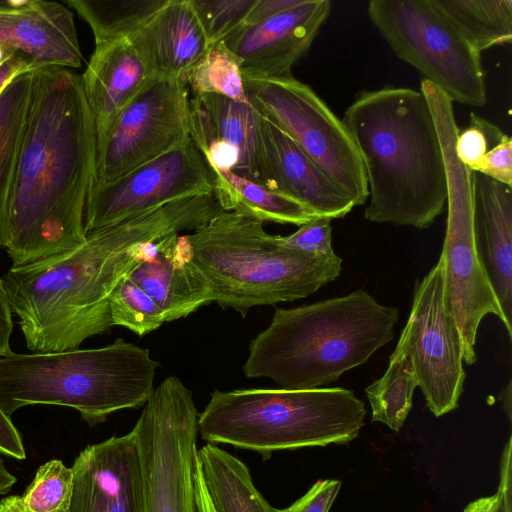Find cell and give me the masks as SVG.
Returning a JSON list of instances; mask_svg holds the SVG:
<instances>
[{
  "instance_id": "obj_1",
  "label": "cell",
  "mask_w": 512,
  "mask_h": 512,
  "mask_svg": "<svg viewBox=\"0 0 512 512\" xmlns=\"http://www.w3.org/2000/svg\"><path fill=\"white\" fill-rule=\"evenodd\" d=\"M223 210L212 194L167 203L86 234L74 248L13 267L2 278L12 313L32 353L78 349L109 332V298L153 242L194 231Z\"/></svg>"
},
{
  "instance_id": "obj_2",
  "label": "cell",
  "mask_w": 512,
  "mask_h": 512,
  "mask_svg": "<svg viewBox=\"0 0 512 512\" xmlns=\"http://www.w3.org/2000/svg\"><path fill=\"white\" fill-rule=\"evenodd\" d=\"M96 158L95 125L81 75L55 66L34 71L1 246L13 267L85 240Z\"/></svg>"
},
{
  "instance_id": "obj_3",
  "label": "cell",
  "mask_w": 512,
  "mask_h": 512,
  "mask_svg": "<svg viewBox=\"0 0 512 512\" xmlns=\"http://www.w3.org/2000/svg\"><path fill=\"white\" fill-rule=\"evenodd\" d=\"M348 128L365 169L364 218L426 229L445 207L443 154L422 92L384 86L360 92L346 109Z\"/></svg>"
},
{
  "instance_id": "obj_4",
  "label": "cell",
  "mask_w": 512,
  "mask_h": 512,
  "mask_svg": "<svg viewBox=\"0 0 512 512\" xmlns=\"http://www.w3.org/2000/svg\"><path fill=\"white\" fill-rule=\"evenodd\" d=\"M397 323L398 309L363 289L276 309L270 325L251 341L243 371L285 389L319 388L365 363L393 339Z\"/></svg>"
},
{
  "instance_id": "obj_5",
  "label": "cell",
  "mask_w": 512,
  "mask_h": 512,
  "mask_svg": "<svg viewBox=\"0 0 512 512\" xmlns=\"http://www.w3.org/2000/svg\"><path fill=\"white\" fill-rule=\"evenodd\" d=\"M159 363L149 349L122 338L100 348L0 357V408L9 416L28 405L75 409L89 425L145 405Z\"/></svg>"
},
{
  "instance_id": "obj_6",
  "label": "cell",
  "mask_w": 512,
  "mask_h": 512,
  "mask_svg": "<svg viewBox=\"0 0 512 512\" xmlns=\"http://www.w3.org/2000/svg\"><path fill=\"white\" fill-rule=\"evenodd\" d=\"M187 237L214 302L243 316L254 306L305 298L342 270L337 254L320 258L284 248L262 222L236 212H222Z\"/></svg>"
},
{
  "instance_id": "obj_7",
  "label": "cell",
  "mask_w": 512,
  "mask_h": 512,
  "mask_svg": "<svg viewBox=\"0 0 512 512\" xmlns=\"http://www.w3.org/2000/svg\"><path fill=\"white\" fill-rule=\"evenodd\" d=\"M365 415L364 402L341 387L215 390L198 414V431L207 443L269 458L274 451L349 443Z\"/></svg>"
},
{
  "instance_id": "obj_8",
  "label": "cell",
  "mask_w": 512,
  "mask_h": 512,
  "mask_svg": "<svg viewBox=\"0 0 512 512\" xmlns=\"http://www.w3.org/2000/svg\"><path fill=\"white\" fill-rule=\"evenodd\" d=\"M442 149L446 181L448 215L443 250L444 304L454 318L463 346V361H477L475 343L478 327L488 315H496L505 324L494 290L480 262L474 235L475 172L456 156L455 139L459 132L453 101L440 88L425 83L421 87Z\"/></svg>"
},
{
  "instance_id": "obj_9",
  "label": "cell",
  "mask_w": 512,
  "mask_h": 512,
  "mask_svg": "<svg viewBox=\"0 0 512 512\" xmlns=\"http://www.w3.org/2000/svg\"><path fill=\"white\" fill-rule=\"evenodd\" d=\"M367 13L395 55L453 102L486 104L481 53L430 0H371Z\"/></svg>"
},
{
  "instance_id": "obj_10",
  "label": "cell",
  "mask_w": 512,
  "mask_h": 512,
  "mask_svg": "<svg viewBox=\"0 0 512 512\" xmlns=\"http://www.w3.org/2000/svg\"><path fill=\"white\" fill-rule=\"evenodd\" d=\"M198 412L177 376L163 380L132 431L142 473L145 512H198L195 493Z\"/></svg>"
},
{
  "instance_id": "obj_11",
  "label": "cell",
  "mask_w": 512,
  "mask_h": 512,
  "mask_svg": "<svg viewBox=\"0 0 512 512\" xmlns=\"http://www.w3.org/2000/svg\"><path fill=\"white\" fill-rule=\"evenodd\" d=\"M248 102L286 132L355 206L368 199L365 169L356 144L329 106L292 75H243Z\"/></svg>"
},
{
  "instance_id": "obj_12",
  "label": "cell",
  "mask_w": 512,
  "mask_h": 512,
  "mask_svg": "<svg viewBox=\"0 0 512 512\" xmlns=\"http://www.w3.org/2000/svg\"><path fill=\"white\" fill-rule=\"evenodd\" d=\"M184 79L152 76L113 123L96 158L94 186L108 184L189 137Z\"/></svg>"
},
{
  "instance_id": "obj_13",
  "label": "cell",
  "mask_w": 512,
  "mask_h": 512,
  "mask_svg": "<svg viewBox=\"0 0 512 512\" xmlns=\"http://www.w3.org/2000/svg\"><path fill=\"white\" fill-rule=\"evenodd\" d=\"M214 175L189 136L118 179L93 186L85 208L86 234L170 202L213 194Z\"/></svg>"
},
{
  "instance_id": "obj_14",
  "label": "cell",
  "mask_w": 512,
  "mask_h": 512,
  "mask_svg": "<svg viewBox=\"0 0 512 512\" xmlns=\"http://www.w3.org/2000/svg\"><path fill=\"white\" fill-rule=\"evenodd\" d=\"M406 343L427 407L440 417L458 407L464 389L463 346L444 304V263L439 257L415 284L410 315L400 336Z\"/></svg>"
},
{
  "instance_id": "obj_15",
  "label": "cell",
  "mask_w": 512,
  "mask_h": 512,
  "mask_svg": "<svg viewBox=\"0 0 512 512\" xmlns=\"http://www.w3.org/2000/svg\"><path fill=\"white\" fill-rule=\"evenodd\" d=\"M189 136L211 169L230 171L266 187L259 113L247 102L192 95Z\"/></svg>"
},
{
  "instance_id": "obj_16",
  "label": "cell",
  "mask_w": 512,
  "mask_h": 512,
  "mask_svg": "<svg viewBox=\"0 0 512 512\" xmlns=\"http://www.w3.org/2000/svg\"><path fill=\"white\" fill-rule=\"evenodd\" d=\"M71 468L74 484L65 512H145L141 465L132 430L88 445Z\"/></svg>"
},
{
  "instance_id": "obj_17",
  "label": "cell",
  "mask_w": 512,
  "mask_h": 512,
  "mask_svg": "<svg viewBox=\"0 0 512 512\" xmlns=\"http://www.w3.org/2000/svg\"><path fill=\"white\" fill-rule=\"evenodd\" d=\"M331 12L329 0H302L278 15L242 25L223 41L240 59L241 73L283 77L309 50Z\"/></svg>"
},
{
  "instance_id": "obj_18",
  "label": "cell",
  "mask_w": 512,
  "mask_h": 512,
  "mask_svg": "<svg viewBox=\"0 0 512 512\" xmlns=\"http://www.w3.org/2000/svg\"><path fill=\"white\" fill-rule=\"evenodd\" d=\"M0 45L24 53L38 69L84 62L74 14L56 1L0 0Z\"/></svg>"
},
{
  "instance_id": "obj_19",
  "label": "cell",
  "mask_w": 512,
  "mask_h": 512,
  "mask_svg": "<svg viewBox=\"0 0 512 512\" xmlns=\"http://www.w3.org/2000/svg\"><path fill=\"white\" fill-rule=\"evenodd\" d=\"M266 187L305 206L317 217L338 219L355 207L319 166L278 125L259 113Z\"/></svg>"
},
{
  "instance_id": "obj_20",
  "label": "cell",
  "mask_w": 512,
  "mask_h": 512,
  "mask_svg": "<svg viewBox=\"0 0 512 512\" xmlns=\"http://www.w3.org/2000/svg\"><path fill=\"white\" fill-rule=\"evenodd\" d=\"M129 277L158 305L165 322L187 317L214 302L210 283L194 262L187 234L153 242Z\"/></svg>"
},
{
  "instance_id": "obj_21",
  "label": "cell",
  "mask_w": 512,
  "mask_h": 512,
  "mask_svg": "<svg viewBox=\"0 0 512 512\" xmlns=\"http://www.w3.org/2000/svg\"><path fill=\"white\" fill-rule=\"evenodd\" d=\"M474 235L477 253L512 338V187L475 172Z\"/></svg>"
},
{
  "instance_id": "obj_22",
  "label": "cell",
  "mask_w": 512,
  "mask_h": 512,
  "mask_svg": "<svg viewBox=\"0 0 512 512\" xmlns=\"http://www.w3.org/2000/svg\"><path fill=\"white\" fill-rule=\"evenodd\" d=\"M81 77L98 154L118 115L152 76L130 41L121 39L95 44Z\"/></svg>"
},
{
  "instance_id": "obj_23",
  "label": "cell",
  "mask_w": 512,
  "mask_h": 512,
  "mask_svg": "<svg viewBox=\"0 0 512 512\" xmlns=\"http://www.w3.org/2000/svg\"><path fill=\"white\" fill-rule=\"evenodd\" d=\"M127 39L151 76L184 80L209 46L191 0H167Z\"/></svg>"
},
{
  "instance_id": "obj_24",
  "label": "cell",
  "mask_w": 512,
  "mask_h": 512,
  "mask_svg": "<svg viewBox=\"0 0 512 512\" xmlns=\"http://www.w3.org/2000/svg\"><path fill=\"white\" fill-rule=\"evenodd\" d=\"M196 464L216 512H275L256 488L250 469L215 444L197 451Z\"/></svg>"
},
{
  "instance_id": "obj_25",
  "label": "cell",
  "mask_w": 512,
  "mask_h": 512,
  "mask_svg": "<svg viewBox=\"0 0 512 512\" xmlns=\"http://www.w3.org/2000/svg\"><path fill=\"white\" fill-rule=\"evenodd\" d=\"M216 199L225 212H236L260 222L301 226L317 218L297 201L230 171L211 169Z\"/></svg>"
},
{
  "instance_id": "obj_26",
  "label": "cell",
  "mask_w": 512,
  "mask_h": 512,
  "mask_svg": "<svg viewBox=\"0 0 512 512\" xmlns=\"http://www.w3.org/2000/svg\"><path fill=\"white\" fill-rule=\"evenodd\" d=\"M32 82L33 72L25 73L0 94V246L27 121Z\"/></svg>"
},
{
  "instance_id": "obj_27",
  "label": "cell",
  "mask_w": 512,
  "mask_h": 512,
  "mask_svg": "<svg viewBox=\"0 0 512 512\" xmlns=\"http://www.w3.org/2000/svg\"><path fill=\"white\" fill-rule=\"evenodd\" d=\"M430 1L478 52L511 43V0Z\"/></svg>"
},
{
  "instance_id": "obj_28",
  "label": "cell",
  "mask_w": 512,
  "mask_h": 512,
  "mask_svg": "<svg viewBox=\"0 0 512 512\" xmlns=\"http://www.w3.org/2000/svg\"><path fill=\"white\" fill-rule=\"evenodd\" d=\"M418 380L410 351L400 337L389 358L386 372L366 389L372 420L399 431L411 408Z\"/></svg>"
},
{
  "instance_id": "obj_29",
  "label": "cell",
  "mask_w": 512,
  "mask_h": 512,
  "mask_svg": "<svg viewBox=\"0 0 512 512\" xmlns=\"http://www.w3.org/2000/svg\"><path fill=\"white\" fill-rule=\"evenodd\" d=\"M167 0H65L90 26L95 44L127 39Z\"/></svg>"
},
{
  "instance_id": "obj_30",
  "label": "cell",
  "mask_w": 512,
  "mask_h": 512,
  "mask_svg": "<svg viewBox=\"0 0 512 512\" xmlns=\"http://www.w3.org/2000/svg\"><path fill=\"white\" fill-rule=\"evenodd\" d=\"M192 95L215 94L247 103L240 59L224 41L210 44L185 76Z\"/></svg>"
},
{
  "instance_id": "obj_31",
  "label": "cell",
  "mask_w": 512,
  "mask_h": 512,
  "mask_svg": "<svg viewBox=\"0 0 512 512\" xmlns=\"http://www.w3.org/2000/svg\"><path fill=\"white\" fill-rule=\"evenodd\" d=\"M109 304L112 325L125 327L138 336L158 329L165 322L158 305L129 274L118 282L110 295Z\"/></svg>"
},
{
  "instance_id": "obj_32",
  "label": "cell",
  "mask_w": 512,
  "mask_h": 512,
  "mask_svg": "<svg viewBox=\"0 0 512 512\" xmlns=\"http://www.w3.org/2000/svg\"><path fill=\"white\" fill-rule=\"evenodd\" d=\"M74 474L61 460L41 465L21 496L26 512H65L70 504Z\"/></svg>"
},
{
  "instance_id": "obj_33",
  "label": "cell",
  "mask_w": 512,
  "mask_h": 512,
  "mask_svg": "<svg viewBox=\"0 0 512 512\" xmlns=\"http://www.w3.org/2000/svg\"><path fill=\"white\" fill-rule=\"evenodd\" d=\"M209 45L241 27L257 0H191Z\"/></svg>"
},
{
  "instance_id": "obj_34",
  "label": "cell",
  "mask_w": 512,
  "mask_h": 512,
  "mask_svg": "<svg viewBox=\"0 0 512 512\" xmlns=\"http://www.w3.org/2000/svg\"><path fill=\"white\" fill-rule=\"evenodd\" d=\"M504 135L497 126L471 113L469 125L456 136V156L472 170L492 148L491 144L496 145Z\"/></svg>"
},
{
  "instance_id": "obj_35",
  "label": "cell",
  "mask_w": 512,
  "mask_h": 512,
  "mask_svg": "<svg viewBox=\"0 0 512 512\" xmlns=\"http://www.w3.org/2000/svg\"><path fill=\"white\" fill-rule=\"evenodd\" d=\"M331 219L317 217L299 226L288 236L277 235L280 246L313 257L327 258L336 255L332 248Z\"/></svg>"
},
{
  "instance_id": "obj_36",
  "label": "cell",
  "mask_w": 512,
  "mask_h": 512,
  "mask_svg": "<svg viewBox=\"0 0 512 512\" xmlns=\"http://www.w3.org/2000/svg\"><path fill=\"white\" fill-rule=\"evenodd\" d=\"M472 171L512 187V139L505 134Z\"/></svg>"
},
{
  "instance_id": "obj_37",
  "label": "cell",
  "mask_w": 512,
  "mask_h": 512,
  "mask_svg": "<svg viewBox=\"0 0 512 512\" xmlns=\"http://www.w3.org/2000/svg\"><path fill=\"white\" fill-rule=\"evenodd\" d=\"M341 487L338 480H318L301 498L275 512H328Z\"/></svg>"
},
{
  "instance_id": "obj_38",
  "label": "cell",
  "mask_w": 512,
  "mask_h": 512,
  "mask_svg": "<svg viewBox=\"0 0 512 512\" xmlns=\"http://www.w3.org/2000/svg\"><path fill=\"white\" fill-rule=\"evenodd\" d=\"M0 454L23 460L26 451L22 437L9 415L0 408Z\"/></svg>"
},
{
  "instance_id": "obj_39",
  "label": "cell",
  "mask_w": 512,
  "mask_h": 512,
  "mask_svg": "<svg viewBox=\"0 0 512 512\" xmlns=\"http://www.w3.org/2000/svg\"><path fill=\"white\" fill-rule=\"evenodd\" d=\"M38 70L24 53L15 51L0 65V94L17 77Z\"/></svg>"
},
{
  "instance_id": "obj_40",
  "label": "cell",
  "mask_w": 512,
  "mask_h": 512,
  "mask_svg": "<svg viewBox=\"0 0 512 512\" xmlns=\"http://www.w3.org/2000/svg\"><path fill=\"white\" fill-rule=\"evenodd\" d=\"M301 2L302 0H257L243 25L258 23L285 12Z\"/></svg>"
},
{
  "instance_id": "obj_41",
  "label": "cell",
  "mask_w": 512,
  "mask_h": 512,
  "mask_svg": "<svg viewBox=\"0 0 512 512\" xmlns=\"http://www.w3.org/2000/svg\"><path fill=\"white\" fill-rule=\"evenodd\" d=\"M13 330L12 311L3 280L0 278V357L10 354V337Z\"/></svg>"
},
{
  "instance_id": "obj_42",
  "label": "cell",
  "mask_w": 512,
  "mask_h": 512,
  "mask_svg": "<svg viewBox=\"0 0 512 512\" xmlns=\"http://www.w3.org/2000/svg\"><path fill=\"white\" fill-rule=\"evenodd\" d=\"M195 493H196V504L198 512H216L213 506V503L209 497L206 486L202 479L201 473L197 467L195 466Z\"/></svg>"
},
{
  "instance_id": "obj_43",
  "label": "cell",
  "mask_w": 512,
  "mask_h": 512,
  "mask_svg": "<svg viewBox=\"0 0 512 512\" xmlns=\"http://www.w3.org/2000/svg\"><path fill=\"white\" fill-rule=\"evenodd\" d=\"M497 506V495L482 497L470 502L464 512H495Z\"/></svg>"
},
{
  "instance_id": "obj_44",
  "label": "cell",
  "mask_w": 512,
  "mask_h": 512,
  "mask_svg": "<svg viewBox=\"0 0 512 512\" xmlns=\"http://www.w3.org/2000/svg\"><path fill=\"white\" fill-rule=\"evenodd\" d=\"M17 482V478L5 467L0 458V496L7 494Z\"/></svg>"
},
{
  "instance_id": "obj_45",
  "label": "cell",
  "mask_w": 512,
  "mask_h": 512,
  "mask_svg": "<svg viewBox=\"0 0 512 512\" xmlns=\"http://www.w3.org/2000/svg\"><path fill=\"white\" fill-rule=\"evenodd\" d=\"M0 510L3 512H26L22 506L21 496L11 495L0 500Z\"/></svg>"
},
{
  "instance_id": "obj_46",
  "label": "cell",
  "mask_w": 512,
  "mask_h": 512,
  "mask_svg": "<svg viewBox=\"0 0 512 512\" xmlns=\"http://www.w3.org/2000/svg\"><path fill=\"white\" fill-rule=\"evenodd\" d=\"M499 400L502 401L508 418L511 419V380H509L507 386L501 391Z\"/></svg>"
},
{
  "instance_id": "obj_47",
  "label": "cell",
  "mask_w": 512,
  "mask_h": 512,
  "mask_svg": "<svg viewBox=\"0 0 512 512\" xmlns=\"http://www.w3.org/2000/svg\"><path fill=\"white\" fill-rule=\"evenodd\" d=\"M16 50L0 45V65L9 58Z\"/></svg>"
}]
</instances>
